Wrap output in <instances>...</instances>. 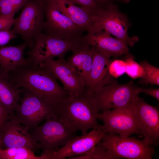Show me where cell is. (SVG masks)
<instances>
[{"label":"cell","instance_id":"5b68a950","mask_svg":"<svg viewBox=\"0 0 159 159\" xmlns=\"http://www.w3.org/2000/svg\"><path fill=\"white\" fill-rule=\"evenodd\" d=\"M135 101L125 106L99 113L98 119L103 122L102 129L107 133L118 134L122 137H129L134 134L141 136L136 111Z\"/></svg>","mask_w":159,"mask_h":159},{"label":"cell","instance_id":"f546056e","mask_svg":"<svg viewBox=\"0 0 159 159\" xmlns=\"http://www.w3.org/2000/svg\"><path fill=\"white\" fill-rule=\"evenodd\" d=\"M16 34L9 30L0 31V46H5L10 41L17 37Z\"/></svg>","mask_w":159,"mask_h":159},{"label":"cell","instance_id":"603a6c76","mask_svg":"<svg viewBox=\"0 0 159 159\" xmlns=\"http://www.w3.org/2000/svg\"><path fill=\"white\" fill-rule=\"evenodd\" d=\"M144 71V74L139 82L147 85L148 84L159 85V69L149 64L147 60L140 62Z\"/></svg>","mask_w":159,"mask_h":159},{"label":"cell","instance_id":"f1b7e54d","mask_svg":"<svg viewBox=\"0 0 159 159\" xmlns=\"http://www.w3.org/2000/svg\"><path fill=\"white\" fill-rule=\"evenodd\" d=\"M12 15L0 16V31L8 30L13 25L14 18Z\"/></svg>","mask_w":159,"mask_h":159},{"label":"cell","instance_id":"2e32d148","mask_svg":"<svg viewBox=\"0 0 159 159\" xmlns=\"http://www.w3.org/2000/svg\"><path fill=\"white\" fill-rule=\"evenodd\" d=\"M107 133L103 129H93L81 136H76L60 149L55 150L52 159H64L84 155L102 140Z\"/></svg>","mask_w":159,"mask_h":159},{"label":"cell","instance_id":"ba28073f","mask_svg":"<svg viewBox=\"0 0 159 159\" xmlns=\"http://www.w3.org/2000/svg\"><path fill=\"white\" fill-rule=\"evenodd\" d=\"M137 87L132 81L120 84L115 81L94 92L92 99L99 112L124 107L135 102L138 97L135 91Z\"/></svg>","mask_w":159,"mask_h":159},{"label":"cell","instance_id":"ffe728a7","mask_svg":"<svg viewBox=\"0 0 159 159\" xmlns=\"http://www.w3.org/2000/svg\"><path fill=\"white\" fill-rule=\"evenodd\" d=\"M77 26L87 31L92 25L94 15L82 7L68 0H48Z\"/></svg>","mask_w":159,"mask_h":159},{"label":"cell","instance_id":"ac0fdd59","mask_svg":"<svg viewBox=\"0 0 159 159\" xmlns=\"http://www.w3.org/2000/svg\"><path fill=\"white\" fill-rule=\"evenodd\" d=\"M95 50L94 47L88 44L83 40L79 47L72 52V54L68 57L67 61L83 80L87 87L89 83Z\"/></svg>","mask_w":159,"mask_h":159},{"label":"cell","instance_id":"30bf717a","mask_svg":"<svg viewBox=\"0 0 159 159\" xmlns=\"http://www.w3.org/2000/svg\"><path fill=\"white\" fill-rule=\"evenodd\" d=\"M130 26L126 16L113 3L93 16L91 27L104 30L127 45L132 47L138 41V37L129 36L128 29Z\"/></svg>","mask_w":159,"mask_h":159},{"label":"cell","instance_id":"6da1fadb","mask_svg":"<svg viewBox=\"0 0 159 159\" xmlns=\"http://www.w3.org/2000/svg\"><path fill=\"white\" fill-rule=\"evenodd\" d=\"M8 77L16 87L30 92L55 107L70 97L53 75L40 65L19 67L11 72Z\"/></svg>","mask_w":159,"mask_h":159},{"label":"cell","instance_id":"484cf974","mask_svg":"<svg viewBox=\"0 0 159 159\" xmlns=\"http://www.w3.org/2000/svg\"><path fill=\"white\" fill-rule=\"evenodd\" d=\"M125 62V73L130 77L135 79L143 77L144 71L142 67L134 61L132 56H127Z\"/></svg>","mask_w":159,"mask_h":159},{"label":"cell","instance_id":"7a4b0ae2","mask_svg":"<svg viewBox=\"0 0 159 159\" xmlns=\"http://www.w3.org/2000/svg\"><path fill=\"white\" fill-rule=\"evenodd\" d=\"M92 95L85 92L77 97H70L55 108V114L71 131L82 134L90 129H102L97 120L99 112Z\"/></svg>","mask_w":159,"mask_h":159},{"label":"cell","instance_id":"4fadbf2b","mask_svg":"<svg viewBox=\"0 0 159 159\" xmlns=\"http://www.w3.org/2000/svg\"><path fill=\"white\" fill-rule=\"evenodd\" d=\"M29 129L14 118L6 120L0 126L1 148L25 147L34 152L40 148L32 138Z\"/></svg>","mask_w":159,"mask_h":159},{"label":"cell","instance_id":"4dcf8cb0","mask_svg":"<svg viewBox=\"0 0 159 159\" xmlns=\"http://www.w3.org/2000/svg\"><path fill=\"white\" fill-rule=\"evenodd\" d=\"M136 92L138 94L141 92H144L146 94L150 95L158 101L159 100V89L149 88H144L137 87L136 89Z\"/></svg>","mask_w":159,"mask_h":159},{"label":"cell","instance_id":"277c9868","mask_svg":"<svg viewBox=\"0 0 159 159\" xmlns=\"http://www.w3.org/2000/svg\"><path fill=\"white\" fill-rule=\"evenodd\" d=\"M83 42L82 37L76 40L60 39L47 35L42 32L36 36L34 46L27 54V59L33 67L50 58H64L68 52L75 50Z\"/></svg>","mask_w":159,"mask_h":159},{"label":"cell","instance_id":"9c48e42d","mask_svg":"<svg viewBox=\"0 0 159 159\" xmlns=\"http://www.w3.org/2000/svg\"><path fill=\"white\" fill-rule=\"evenodd\" d=\"M101 144L117 159H151L155 150L144 139L122 137L112 133L105 134Z\"/></svg>","mask_w":159,"mask_h":159},{"label":"cell","instance_id":"4316f807","mask_svg":"<svg viewBox=\"0 0 159 159\" xmlns=\"http://www.w3.org/2000/svg\"><path fill=\"white\" fill-rule=\"evenodd\" d=\"M72 3L87 10L94 15L105 8L96 0H68Z\"/></svg>","mask_w":159,"mask_h":159},{"label":"cell","instance_id":"836d02e7","mask_svg":"<svg viewBox=\"0 0 159 159\" xmlns=\"http://www.w3.org/2000/svg\"><path fill=\"white\" fill-rule=\"evenodd\" d=\"M120 1H121L122 2H125V3H127V2L129 0H117Z\"/></svg>","mask_w":159,"mask_h":159},{"label":"cell","instance_id":"e575fe53","mask_svg":"<svg viewBox=\"0 0 159 159\" xmlns=\"http://www.w3.org/2000/svg\"><path fill=\"white\" fill-rule=\"evenodd\" d=\"M1 140L0 138V155L1 150L2 149L1 148Z\"/></svg>","mask_w":159,"mask_h":159},{"label":"cell","instance_id":"8fae6325","mask_svg":"<svg viewBox=\"0 0 159 159\" xmlns=\"http://www.w3.org/2000/svg\"><path fill=\"white\" fill-rule=\"evenodd\" d=\"M44 21L42 32L55 38L67 40L81 39L85 31L63 14L48 0H44Z\"/></svg>","mask_w":159,"mask_h":159},{"label":"cell","instance_id":"7c38bea8","mask_svg":"<svg viewBox=\"0 0 159 159\" xmlns=\"http://www.w3.org/2000/svg\"><path fill=\"white\" fill-rule=\"evenodd\" d=\"M39 65L47 68L61 82L70 97H78L85 92V83L64 58H50Z\"/></svg>","mask_w":159,"mask_h":159},{"label":"cell","instance_id":"7402d4cb","mask_svg":"<svg viewBox=\"0 0 159 159\" xmlns=\"http://www.w3.org/2000/svg\"><path fill=\"white\" fill-rule=\"evenodd\" d=\"M0 159H50L48 153L36 156L34 152L25 147L8 148L2 149Z\"/></svg>","mask_w":159,"mask_h":159},{"label":"cell","instance_id":"83f0119b","mask_svg":"<svg viewBox=\"0 0 159 159\" xmlns=\"http://www.w3.org/2000/svg\"><path fill=\"white\" fill-rule=\"evenodd\" d=\"M110 74L114 78H117L125 72V61L119 59L112 60L109 67Z\"/></svg>","mask_w":159,"mask_h":159},{"label":"cell","instance_id":"d6986e66","mask_svg":"<svg viewBox=\"0 0 159 159\" xmlns=\"http://www.w3.org/2000/svg\"><path fill=\"white\" fill-rule=\"evenodd\" d=\"M27 46L26 42L16 46H0V72L8 77L9 73L19 67L32 66L30 62L24 57Z\"/></svg>","mask_w":159,"mask_h":159},{"label":"cell","instance_id":"d6a6232c","mask_svg":"<svg viewBox=\"0 0 159 159\" xmlns=\"http://www.w3.org/2000/svg\"><path fill=\"white\" fill-rule=\"evenodd\" d=\"M104 8L113 4L114 0H96Z\"/></svg>","mask_w":159,"mask_h":159},{"label":"cell","instance_id":"9a60e30c","mask_svg":"<svg viewBox=\"0 0 159 159\" xmlns=\"http://www.w3.org/2000/svg\"><path fill=\"white\" fill-rule=\"evenodd\" d=\"M135 105L141 136L150 145L157 146L159 139V112L156 107L145 102L139 96Z\"/></svg>","mask_w":159,"mask_h":159},{"label":"cell","instance_id":"5bb4252c","mask_svg":"<svg viewBox=\"0 0 159 159\" xmlns=\"http://www.w3.org/2000/svg\"><path fill=\"white\" fill-rule=\"evenodd\" d=\"M87 32V34L82 37L83 41L105 56L110 58L130 55L128 45L106 31L91 27Z\"/></svg>","mask_w":159,"mask_h":159},{"label":"cell","instance_id":"e0dca14e","mask_svg":"<svg viewBox=\"0 0 159 159\" xmlns=\"http://www.w3.org/2000/svg\"><path fill=\"white\" fill-rule=\"evenodd\" d=\"M112 60L95 49L89 83L85 91L87 93L92 95L103 86L116 81L109 71V65Z\"/></svg>","mask_w":159,"mask_h":159},{"label":"cell","instance_id":"44dd1931","mask_svg":"<svg viewBox=\"0 0 159 159\" xmlns=\"http://www.w3.org/2000/svg\"><path fill=\"white\" fill-rule=\"evenodd\" d=\"M23 89L16 87L9 80L0 72V104L6 110L11 118L14 115L20 93Z\"/></svg>","mask_w":159,"mask_h":159},{"label":"cell","instance_id":"3957f363","mask_svg":"<svg viewBox=\"0 0 159 159\" xmlns=\"http://www.w3.org/2000/svg\"><path fill=\"white\" fill-rule=\"evenodd\" d=\"M44 0H29L23 8L21 14L14 18L13 27L10 30L20 35L31 49L36 36L42 32L44 21Z\"/></svg>","mask_w":159,"mask_h":159},{"label":"cell","instance_id":"cb8c5ba5","mask_svg":"<svg viewBox=\"0 0 159 159\" xmlns=\"http://www.w3.org/2000/svg\"><path fill=\"white\" fill-rule=\"evenodd\" d=\"M70 159H117L114 155L107 150L100 142L87 153L80 156L69 158Z\"/></svg>","mask_w":159,"mask_h":159},{"label":"cell","instance_id":"1f68e13d","mask_svg":"<svg viewBox=\"0 0 159 159\" xmlns=\"http://www.w3.org/2000/svg\"><path fill=\"white\" fill-rule=\"evenodd\" d=\"M11 118L7 112L0 104V126L8 119Z\"/></svg>","mask_w":159,"mask_h":159},{"label":"cell","instance_id":"8992f818","mask_svg":"<svg viewBox=\"0 0 159 159\" xmlns=\"http://www.w3.org/2000/svg\"><path fill=\"white\" fill-rule=\"evenodd\" d=\"M23 96L15 111L14 118L33 130L43 120L55 114L56 107L44 99L23 88Z\"/></svg>","mask_w":159,"mask_h":159},{"label":"cell","instance_id":"52a82bcc","mask_svg":"<svg viewBox=\"0 0 159 159\" xmlns=\"http://www.w3.org/2000/svg\"><path fill=\"white\" fill-rule=\"evenodd\" d=\"M42 125L31 133L32 138L40 145L42 154L54 151L59 146H64L76 136L75 132L70 131L55 114L46 119Z\"/></svg>","mask_w":159,"mask_h":159},{"label":"cell","instance_id":"d4e9b609","mask_svg":"<svg viewBox=\"0 0 159 159\" xmlns=\"http://www.w3.org/2000/svg\"><path fill=\"white\" fill-rule=\"evenodd\" d=\"M29 0H0V16L14 15Z\"/></svg>","mask_w":159,"mask_h":159}]
</instances>
